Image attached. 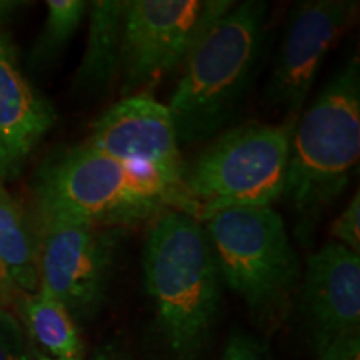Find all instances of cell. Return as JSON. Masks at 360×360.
Segmentation results:
<instances>
[{
  "instance_id": "21",
  "label": "cell",
  "mask_w": 360,
  "mask_h": 360,
  "mask_svg": "<svg viewBox=\"0 0 360 360\" xmlns=\"http://www.w3.org/2000/svg\"><path fill=\"white\" fill-rule=\"evenodd\" d=\"M29 6L27 2H15V0H0V25L4 22L12 20L22 7Z\"/></svg>"
},
{
  "instance_id": "14",
  "label": "cell",
  "mask_w": 360,
  "mask_h": 360,
  "mask_svg": "<svg viewBox=\"0 0 360 360\" xmlns=\"http://www.w3.org/2000/svg\"><path fill=\"white\" fill-rule=\"evenodd\" d=\"M0 274L12 292L39 290V231L35 220L0 182Z\"/></svg>"
},
{
  "instance_id": "6",
  "label": "cell",
  "mask_w": 360,
  "mask_h": 360,
  "mask_svg": "<svg viewBox=\"0 0 360 360\" xmlns=\"http://www.w3.org/2000/svg\"><path fill=\"white\" fill-rule=\"evenodd\" d=\"M220 278L259 321L276 319L300 281V260L272 207H232L202 220Z\"/></svg>"
},
{
  "instance_id": "13",
  "label": "cell",
  "mask_w": 360,
  "mask_h": 360,
  "mask_svg": "<svg viewBox=\"0 0 360 360\" xmlns=\"http://www.w3.org/2000/svg\"><path fill=\"white\" fill-rule=\"evenodd\" d=\"M127 2L96 0L89 4L87 45L75 75V85L84 92L102 96L119 80L120 45Z\"/></svg>"
},
{
  "instance_id": "1",
  "label": "cell",
  "mask_w": 360,
  "mask_h": 360,
  "mask_svg": "<svg viewBox=\"0 0 360 360\" xmlns=\"http://www.w3.org/2000/svg\"><path fill=\"white\" fill-rule=\"evenodd\" d=\"M143 282L157 330L177 360H195L217 317L222 278L200 220L167 209L150 220Z\"/></svg>"
},
{
  "instance_id": "11",
  "label": "cell",
  "mask_w": 360,
  "mask_h": 360,
  "mask_svg": "<svg viewBox=\"0 0 360 360\" xmlns=\"http://www.w3.org/2000/svg\"><path fill=\"white\" fill-rule=\"evenodd\" d=\"M302 307L317 350L342 337L359 335L360 257L330 242L309 255Z\"/></svg>"
},
{
  "instance_id": "22",
  "label": "cell",
  "mask_w": 360,
  "mask_h": 360,
  "mask_svg": "<svg viewBox=\"0 0 360 360\" xmlns=\"http://www.w3.org/2000/svg\"><path fill=\"white\" fill-rule=\"evenodd\" d=\"M90 360H129L122 350H119L115 345H105L101 350H97Z\"/></svg>"
},
{
  "instance_id": "16",
  "label": "cell",
  "mask_w": 360,
  "mask_h": 360,
  "mask_svg": "<svg viewBox=\"0 0 360 360\" xmlns=\"http://www.w3.org/2000/svg\"><path fill=\"white\" fill-rule=\"evenodd\" d=\"M87 12L89 2L85 0H49L47 19L34 44L30 64L45 67L56 60L70 39L77 34Z\"/></svg>"
},
{
  "instance_id": "10",
  "label": "cell",
  "mask_w": 360,
  "mask_h": 360,
  "mask_svg": "<svg viewBox=\"0 0 360 360\" xmlns=\"http://www.w3.org/2000/svg\"><path fill=\"white\" fill-rule=\"evenodd\" d=\"M359 4L350 0H307L292 8L265 101L285 117L304 107L323 58L352 22Z\"/></svg>"
},
{
  "instance_id": "5",
  "label": "cell",
  "mask_w": 360,
  "mask_h": 360,
  "mask_svg": "<svg viewBox=\"0 0 360 360\" xmlns=\"http://www.w3.org/2000/svg\"><path fill=\"white\" fill-rule=\"evenodd\" d=\"M297 117L220 132L184 165L174 209L205 220L232 207H270L282 199Z\"/></svg>"
},
{
  "instance_id": "9",
  "label": "cell",
  "mask_w": 360,
  "mask_h": 360,
  "mask_svg": "<svg viewBox=\"0 0 360 360\" xmlns=\"http://www.w3.org/2000/svg\"><path fill=\"white\" fill-rule=\"evenodd\" d=\"M87 146L155 175L175 200L184 162L169 107L150 94L122 97L92 125ZM174 209V205H172Z\"/></svg>"
},
{
  "instance_id": "4",
  "label": "cell",
  "mask_w": 360,
  "mask_h": 360,
  "mask_svg": "<svg viewBox=\"0 0 360 360\" xmlns=\"http://www.w3.org/2000/svg\"><path fill=\"white\" fill-rule=\"evenodd\" d=\"M32 193L35 222L75 220L101 229L137 225L174 205L155 175L85 142L53 152L39 167Z\"/></svg>"
},
{
  "instance_id": "7",
  "label": "cell",
  "mask_w": 360,
  "mask_h": 360,
  "mask_svg": "<svg viewBox=\"0 0 360 360\" xmlns=\"http://www.w3.org/2000/svg\"><path fill=\"white\" fill-rule=\"evenodd\" d=\"M231 0H129L120 45V94H142L184 65Z\"/></svg>"
},
{
  "instance_id": "20",
  "label": "cell",
  "mask_w": 360,
  "mask_h": 360,
  "mask_svg": "<svg viewBox=\"0 0 360 360\" xmlns=\"http://www.w3.org/2000/svg\"><path fill=\"white\" fill-rule=\"evenodd\" d=\"M222 360H264V355L257 342L237 334L229 340Z\"/></svg>"
},
{
  "instance_id": "3",
  "label": "cell",
  "mask_w": 360,
  "mask_h": 360,
  "mask_svg": "<svg viewBox=\"0 0 360 360\" xmlns=\"http://www.w3.org/2000/svg\"><path fill=\"white\" fill-rule=\"evenodd\" d=\"M267 4H233L195 44L169 103L179 147L212 141L237 115L255 77Z\"/></svg>"
},
{
  "instance_id": "17",
  "label": "cell",
  "mask_w": 360,
  "mask_h": 360,
  "mask_svg": "<svg viewBox=\"0 0 360 360\" xmlns=\"http://www.w3.org/2000/svg\"><path fill=\"white\" fill-rule=\"evenodd\" d=\"M0 360H34L20 322L0 309Z\"/></svg>"
},
{
  "instance_id": "18",
  "label": "cell",
  "mask_w": 360,
  "mask_h": 360,
  "mask_svg": "<svg viewBox=\"0 0 360 360\" xmlns=\"http://www.w3.org/2000/svg\"><path fill=\"white\" fill-rule=\"evenodd\" d=\"M330 236L337 244L347 247L349 250L360 252V195L350 199L347 207L330 225Z\"/></svg>"
},
{
  "instance_id": "8",
  "label": "cell",
  "mask_w": 360,
  "mask_h": 360,
  "mask_svg": "<svg viewBox=\"0 0 360 360\" xmlns=\"http://www.w3.org/2000/svg\"><path fill=\"white\" fill-rule=\"evenodd\" d=\"M35 224L39 290L64 305L74 321H89L105 300L122 229H101L75 220Z\"/></svg>"
},
{
  "instance_id": "15",
  "label": "cell",
  "mask_w": 360,
  "mask_h": 360,
  "mask_svg": "<svg viewBox=\"0 0 360 360\" xmlns=\"http://www.w3.org/2000/svg\"><path fill=\"white\" fill-rule=\"evenodd\" d=\"M17 307L34 360H84L77 323L64 305L37 290L17 295Z\"/></svg>"
},
{
  "instance_id": "19",
  "label": "cell",
  "mask_w": 360,
  "mask_h": 360,
  "mask_svg": "<svg viewBox=\"0 0 360 360\" xmlns=\"http://www.w3.org/2000/svg\"><path fill=\"white\" fill-rule=\"evenodd\" d=\"M319 360H360L359 335L342 337L317 350Z\"/></svg>"
},
{
  "instance_id": "23",
  "label": "cell",
  "mask_w": 360,
  "mask_h": 360,
  "mask_svg": "<svg viewBox=\"0 0 360 360\" xmlns=\"http://www.w3.org/2000/svg\"><path fill=\"white\" fill-rule=\"evenodd\" d=\"M0 182H2V180H0ZM2 184H4V182H2Z\"/></svg>"
},
{
  "instance_id": "2",
  "label": "cell",
  "mask_w": 360,
  "mask_h": 360,
  "mask_svg": "<svg viewBox=\"0 0 360 360\" xmlns=\"http://www.w3.org/2000/svg\"><path fill=\"white\" fill-rule=\"evenodd\" d=\"M360 154V67L350 58L295 120L282 199L304 244L349 187Z\"/></svg>"
},
{
  "instance_id": "12",
  "label": "cell",
  "mask_w": 360,
  "mask_h": 360,
  "mask_svg": "<svg viewBox=\"0 0 360 360\" xmlns=\"http://www.w3.org/2000/svg\"><path fill=\"white\" fill-rule=\"evenodd\" d=\"M57 114L27 79L11 35L0 29V180L11 182L56 125Z\"/></svg>"
}]
</instances>
